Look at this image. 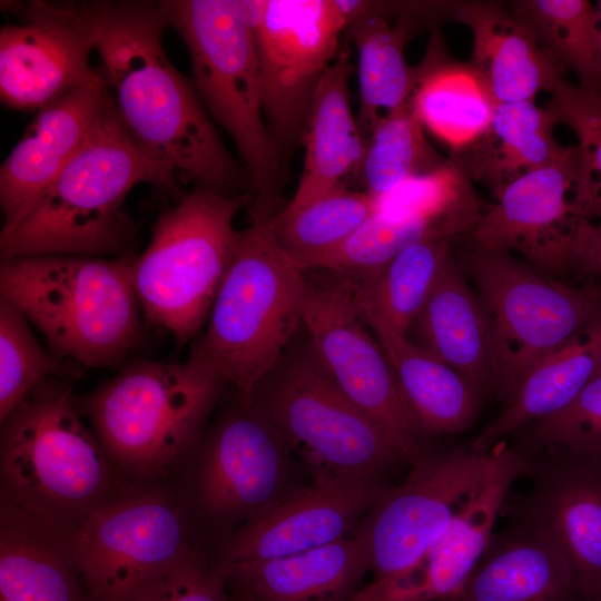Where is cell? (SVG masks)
<instances>
[{
  "instance_id": "1",
  "label": "cell",
  "mask_w": 601,
  "mask_h": 601,
  "mask_svg": "<svg viewBox=\"0 0 601 601\" xmlns=\"http://www.w3.org/2000/svg\"><path fill=\"white\" fill-rule=\"evenodd\" d=\"M99 68L117 115L137 145L178 178L226 195L250 187L226 149L191 79L162 45L161 1L83 2Z\"/></svg>"
},
{
  "instance_id": "2",
  "label": "cell",
  "mask_w": 601,
  "mask_h": 601,
  "mask_svg": "<svg viewBox=\"0 0 601 601\" xmlns=\"http://www.w3.org/2000/svg\"><path fill=\"white\" fill-rule=\"evenodd\" d=\"M178 177L158 165L121 124L111 96L81 148L33 210L7 237L2 259L120 254L136 234L124 205L139 184H149L176 201Z\"/></svg>"
},
{
  "instance_id": "3",
  "label": "cell",
  "mask_w": 601,
  "mask_h": 601,
  "mask_svg": "<svg viewBox=\"0 0 601 601\" xmlns=\"http://www.w3.org/2000/svg\"><path fill=\"white\" fill-rule=\"evenodd\" d=\"M249 225L240 230L206 328L189 357L231 384L246 406L302 327L306 272L278 245L272 205L252 198Z\"/></svg>"
},
{
  "instance_id": "4",
  "label": "cell",
  "mask_w": 601,
  "mask_h": 601,
  "mask_svg": "<svg viewBox=\"0 0 601 601\" xmlns=\"http://www.w3.org/2000/svg\"><path fill=\"white\" fill-rule=\"evenodd\" d=\"M134 257L2 259L0 297L24 315L57 356L83 371L119 367L142 337Z\"/></svg>"
},
{
  "instance_id": "5",
  "label": "cell",
  "mask_w": 601,
  "mask_h": 601,
  "mask_svg": "<svg viewBox=\"0 0 601 601\" xmlns=\"http://www.w3.org/2000/svg\"><path fill=\"white\" fill-rule=\"evenodd\" d=\"M72 381H42L0 421V474L1 496L76 530L91 511L127 493L82 422Z\"/></svg>"
},
{
  "instance_id": "6",
  "label": "cell",
  "mask_w": 601,
  "mask_h": 601,
  "mask_svg": "<svg viewBox=\"0 0 601 601\" xmlns=\"http://www.w3.org/2000/svg\"><path fill=\"white\" fill-rule=\"evenodd\" d=\"M224 381L207 365L138 359L81 396L111 463L131 475L162 473L198 439Z\"/></svg>"
},
{
  "instance_id": "7",
  "label": "cell",
  "mask_w": 601,
  "mask_h": 601,
  "mask_svg": "<svg viewBox=\"0 0 601 601\" xmlns=\"http://www.w3.org/2000/svg\"><path fill=\"white\" fill-rule=\"evenodd\" d=\"M307 344L289 346L243 407L277 432L313 483L381 482L406 459L338 388Z\"/></svg>"
},
{
  "instance_id": "8",
  "label": "cell",
  "mask_w": 601,
  "mask_h": 601,
  "mask_svg": "<svg viewBox=\"0 0 601 601\" xmlns=\"http://www.w3.org/2000/svg\"><path fill=\"white\" fill-rule=\"evenodd\" d=\"M252 198L250 193L226 195L196 185L159 214L148 246L134 257L142 316L178 346L207 322L239 240L234 218Z\"/></svg>"
},
{
  "instance_id": "9",
  "label": "cell",
  "mask_w": 601,
  "mask_h": 601,
  "mask_svg": "<svg viewBox=\"0 0 601 601\" xmlns=\"http://www.w3.org/2000/svg\"><path fill=\"white\" fill-rule=\"evenodd\" d=\"M190 57L194 87L213 121L233 139L249 193L273 204L282 159L263 109L254 22L246 1H161Z\"/></svg>"
},
{
  "instance_id": "10",
  "label": "cell",
  "mask_w": 601,
  "mask_h": 601,
  "mask_svg": "<svg viewBox=\"0 0 601 601\" xmlns=\"http://www.w3.org/2000/svg\"><path fill=\"white\" fill-rule=\"evenodd\" d=\"M466 268L491 326V385L505 405L539 362L601 318V294L538 274L506 252L476 247Z\"/></svg>"
},
{
  "instance_id": "11",
  "label": "cell",
  "mask_w": 601,
  "mask_h": 601,
  "mask_svg": "<svg viewBox=\"0 0 601 601\" xmlns=\"http://www.w3.org/2000/svg\"><path fill=\"white\" fill-rule=\"evenodd\" d=\"M471 231L477 247L518 252L548 272L581 267L600 221L601 193L578 146L510 183Z\"/></svg>"
},
{
  "instance_id": "12",
  "label": "cell",
  "mask_w": 601,
  "mask_h": 601,
  "mask_svg": "<svg viewBox=\"0 0 601 601\" xmlns=\"http://www.w3.org/2000/svg\"><path fill=\"white\" fill-rule=\"evenodd\" d=\"M305 272L302 327L307 342L338 388L412 465L425 451L410 424L385 353L363 315L356 283L325 270Z\"/></svg>"
},
{
  "instance_id": "13",
  "label": "cell",
  "mask_w": 601,
  "mask_h": 601,
  "mask_svg": "<svg viewBox=\"0 0 601 601\" xmlns=\"http://www.w3.org/2000/svg\"><path fill=\"white\" fill-rule=\"evenodd\" d=\"M256 37L262 109L280 159L302 140L319 81L347 20L338 0L247 1Z\"/></svg>"
},
{
  "instance_id": "14",
  "label": "cell",
  "mask_w": 601,
  "mask_h": 601,
  "mask_svg": "<svg viewBox=\"0 0 601 601\" xmlns=\"http://www.w3.org/2000/svg\"><path fill=\"white\" fill-rule=\"evenodd\" d=\"M500 447L425 452L411 465L407 480L390 487L355 530L366 546L373 580L404 571L426 552L483 483Z\"/></svg>"
},
{
  "instance_id": "15",
  "label": "cell",
  "mask_w": 601,
  "mask_h": 601,
  "mask_svg": "<svg viewBox=\"0 0 601 601\" xmlns=\"http://www.w3.org/2000/svg\"><path fill=\"white\" fill-rule=\"evenodd\" d=\"M76 539L95 601H127L191 548L180 511L156 491L127 493L97 508Z\"/></svg>"
},
{
  "instance_id": "16",
  "label": "cell",
  "mask_w": 601,
  "mask_h": 601,
  "mask_svg": "<svg viewBox=\"0 0 601 601\" xmlns=\"http://www.w3.org/2000/svg\"><path fill=\"white\" fill-rule=\"evenodd\" d=\"M7 4V3H6ZM20 17L0 30V98L16 110L37 111L101 77L89 62L93 49L83 2L7 4Z\"/></svg>"
},
{
  "instance_id": "17",
  "label": "cell",
  "mask_w": 601,
  "mask_h": 601,
  "mask_svg": "<svg viewBox=\"0 0 601 601\" xmlns=\"http://www.w3.org/2000/svg\"><path fill=\"white\" fill-rule=\"evenodd\" d=\"M525 452V475L533 483L516 518L540 526L555 542L581 597L601 601V454Z\"/></svg>"
},
{
  "instance_id": "18",
  "label": "cell",
  "mask_w": 601,
  "mask_h": 601,
  "mask_svg": "<svg viewBox=\"0 0 601 601\" xmlns=\"http://www.w3.org/2000/svg\"><path fill=\"white\" fill-rule=\"evenodd\" d=\"M528 466L526 452L502 442L491 472L426 552L404 571L361 587L349 601H444L453 597L482 559L511 485Z\"/></svg>"
},
{
  "instance_id": "19",
  "label": "cell",
  "mask_w": 601,
  "mask_h": 601,
  "mask_svg": "<svg viewBox=\"0 0 601 601\" xmlns=\"http://www.w3.org/2000/svg\"><path fill=\"white\" fill-rule=\"evenodd\" d=\"M388 490L382 482L342 481L285 493L246 520L226 543L221 562L283 558L342 540Z\"/></svg>"
},
{
  "instance_id": "20",
  "label": "cell",
  "mask_w": 601,
  "mask_h": 601,
  "mask_svg": "<svg viewBox=\"0 0 601 601\" xmlns=\"http://www.w3.org/2000/svg\"><path fill=\"white\" fill-rule=\"evenodd\" d=\"M109 96L101 75L36 111L0 168V238L11 234L39 204L86 141Z\"/></svg>"
},
{
  "instance_id": "21",
  "label": "cell",
  "mask_w": 601,
  "mask_h": 601,
  "mask_svg": "<svg viewBox=\"0 0 601 601\" xmlns=\"http://www.w3.org/2000/svg\"><path fill=\"white\" fill-rule=\"evenodd\" d=\"M287 451L277 432L249 408L225 418L208 441L199 470L204 509L216 518L247 520L268 509L285 494Z\"/></svg>"
},
{
  "instance_id": "22",
  "label": "cell",
  "mask_w": 601,
  "mask_h": 601,
  "mask_svg": "<svg viewBox=\"0 0 601 601\" xmlns=\"http://www.w3.org/2000/svg\"><path fill=\"white\" fill-rule=\"evenodd\" d=\"M0 601H95L76 530L0 497Z\"/></svg>"
},
{
  "instance_id": "23",
  "label": "cell",
  "mask_w": 601,
  "mask_h": 601,
  "mask_svg": "<svg viewBox=\"0 0 601 601\" xmlns=\"http://www.w3.org/2000/svg\"><path fill=\"white\" fill-rule=\"evenodd\" d=\"M453 2L366 3L364 13L346 29L358 55L359 111L357 124L365 141L375 126L411 97L420 67L410 66L404 48L422 27L451 17Z\"/></svg>"
},
{
  "instance_id": "24",
  "label": "cell",
  "mask_w": 601,
  "mask_h": 601,
  "mask_svg": "<svg viewBox=\"0 0 601 601\" xmlns=\"http://www.w3.org/2000/svg\"><path fill=\"white\" fill-rule=\"evenodd\" d=\"M575 579L548 533L524 519L492 535L482 559L444 601H577Z\"/></svg>"
},
{
  "instance_id": "25",
  "label": "cell",
  "mask_w": 601,
  "mask_h": 601,
  "mask_svg": "<svg viewBox=\"0 0 601 601\" xmlns=\"http://www.w3.org/2000/svg\"><path fill=\"white\" fill-rule=\"evenodd\" d=\"M452 18L473 36L471 65L500 102L534 100L563 79L564 67L511 10L497 2H454Z\"/></svg>"
},
{
  "instance_id": "26",
  "label": "cell",
  "mask_w": 601,
  "mask_h": 601,
  "mask_svg": "<svg viewBox=\"0 0 601 601\" xmlns=\"http://www.w3.org/2000/svg\"><path fill=\"white\" fill-rule=\"evenodd\" d=\"M351 50L341 48L323 75L314 95L300 144L304 166L294 197L285 207L300 208L358 181L366 150L348 97Z\"/></svg>"
},
{
  "instance_id": "27",
  "label": "cell",
  "mask_w": 601,
  "mask_h": 601,
  "mask_svg": "<svg viewBox=\"0 0 601 601\" xmlns=\"http://www.w3.org/2000/svg\"><path fill=\"white\" fill-rule=\"evenodd\" d=\"M361 309L390 363L417 439L465 431L476 417L482 392L406 335L395 332L362 306Z\"/></svg>"
},
{
  "instance_id": "28",
  "label": "cell",
  "mask_w": 601,
  "mask_h": 601,
  "mask_svg": "<svg viewBox=\"0 0 601 601\" xmlns=\"http://www.w3.org/2000/svg\"><path fill=\"white\" fill-rule=\"evenodd\" d=\"M224 564L229 581L256 601H349L371 571L366 546L355 533L293 555Z\"/></svg>"
},
{
  "instance_id": "29",
  "label": "cell",
  "mask_w": 601,
  "mask_h": 601,
  "mask_svg": "<svg viewBox=\"0 0 601 601\" xmlns=\"http://www.w3.org/2000/svg\"><path fill=\"white\" fill-rule=\"evenodd\" d=\"M420 347L449 365L481 392L492 384L489 317L461 272L447 260L412 327Z\"/></svg>"
},
{
  "instance_id": "30",
  "label": "cell",
  "mask_w": 601,
  "mask_h": 601,
  "mask_svg": "<svg viewBox=\"0 0 601 601\" xmlns=\"http://www.w3.org/2000/svg\"><path fill=\"white\" fill-rule=\"evenodd\" d=\"M554 117L534 100L496 104L484 134L454 152L452 160L466 177L489 186L497 196L510 183L552 165L571 149L553 136Z\"/></svg>"
},
{
  "instance_id": "31",
  "label": "cell",
  "mask_w": 601,
  "mask_h": 601,
  "mask_svg": "<svg viewBox=\"0 0 601 601\" xmlns=\"http://www.w3.org/2000/svg\"><path fill=\"white\" fill-rule=\"evenodd\" d=\"M601 368V318L539 362L502 413L474 439L489 452L528 425L566 407Z\"/></svg>"
},
{
  "instance_id": "32",
  "label": "cell",
  "mask_w": 601,
  "mask_h": 601,
  "mask_svg": "<svg viewBox=\"0 0 601 601\" xmlns=\"http://www.w3.org/2000/svg\"><path fill=\"white\" fill-rule=\"evenodd\" d=\"M418 67L410 101L423 127L454 152L476 141L497 104L483 77L471 63L445 58L436 43Z\"/></svg>"
},
{
  "instance_id": "33",
  "label": "cell",
  "mask_w": 601,
  "mask_h": 601,
  "mask_svg": "<svg viewBox=\"0 0 601 601\" xmlns=\"http://www.w3.org/2000/svg\"><path fill=\"white\" fill-rule=\"evenodd\" d=\"M475 226L463 217L378 211L345 242L309 262L304 270H325L363 284L374 278L410 245L430 236L453 237Z\"/></svg>"
},
{
  "instance_id": "34",
  "label": "cell",
  "mask_w": 601,
  "mask_h": 601,
  "mask_svg": "<svg viewBox=\"0 0 601 601\" xmlns=\"http://www.w3.org/2000/svg\"><path fill=\"white\" fill-rule=\"evenodd\" d=\"M447 236H430L403 249L371 280L357 284L359 305L406 335L451 258Z\"/></svg>"
},
{
  "instance_id": "35",
  "label": "cell",
  "mask_w": 601,
  "mask_h": 601,
  "mask_svg": "<svg viewBox=\"0 0 601 601\" xmlns=\"http://www.w3.org/2000/svg\"><path fill=\"white\" fill-rule=\"evenodd\" d=\"M540 43L601 96L600 29L597 4L588 0H522L510 7Z\"/></svg>"
},
{
  "instance_id": "36",
  "label": "cell",
  "mask_w": 601,
  "mask_h": 601,
  "mask_svg": "<svg viewBox=\"0 0 601 601\" xmlns=\"http://www.w3.org/2000/svg\"><path fill=\"white\" fill-rule=\"evenodd\" d=\"M376 213V197L347 187L294 210L283 208L272 215L270 226L278 245L304 270L309 262L339 246Z\"/></svg>"
},
{
  "instance_id": "37",
  "label": "cell",
  "mask_w": 601,
  "mask_h": 601,
  "mask_svg": "<svg viewBox=\"0 0 601 601\" xmlns=\"http://www.w3.org/2000/svg\"><path fill=\"white\" fill-rule=\"evenodd\" d=\"M449 160L427 142L410 99L382 119L366 141L358 181L378 198L410 178L431 173Z\"/></svg>"
},
{
  "instance_id": "38",
  "label": "cell",
  "mask_w": 601,
  "mask_h": 601,
  "mask_svg": "<svg viewBox=\"0 0 601 601\" xmlns=\"http://www.w3.org/2000/svg\"><path fill=\"white\" fill-rule=\"evenodd\" d=\"M24 315L0 297V421L49 377L76 380L83 371L42 346Z\"/></svg>"
},
{
  "instance_id": "39",
  "label": "cell",
  "mask_w": 601,
  "mask_h": 601,
  "mask_svg": "<svg viewBox=\"0 0 601 601\" xmlns=\"http://www.w3.org/2000/svg\"><path fill=\"white\" fill-rule=\"evenodd\" d=\"M518 434L516 446L530 452L601 454V368L566 407Z\"/></svg>"
},
{
  "instance_id": "40",
  "label": "cell",
  "mask_w": 601,
  "mask_h": 601,
  "mask_svg": "<svg viewBox=\"0 0 601 601\" xmlns=\"http://www.w3.org/2000/svg\"><path fill=\"white\" fill-rule=\"evenodd\" d=\"M227 565L210 566L190 548L127 601H234L226 591Z\"/></svg>"
},
{
  "instance_id": "41",
  "label": "cell",
  "mask_w": 601,
  "mask_h": 601,
  "mask_svg": "<svg viewBox=\"0 0 601 601\" xmlns=\"http://www.w3.org/2000/svg\"><path fill=\"white\" fill-rule=\"evenodd\" d=\"M549 93L544 109L577 135L584 164L601 191V96L564 79Z\"/></svg>"
},
{
  "instance_id": "42",
  "label": "cell",
  "mask_w": 601,
  "mask_h": 601,
  "mask_svg": "<svg viewBox=\"0 0 601 601\" xmlns=\"http://www.w3.org/2000/svg\"><path fill=\"white\" fill-rule=\"evenodd\" d=\"M582 270L601 277V223L598 224L594 236L588 248Z\"/></svg>"
},
{
  "instance_id": "43",
  "label": "cell",
  "mask_w": 601,
  "mask_h": 601,
  "mask_svg": "<svg viewBox=\"0 0 601 601\" xmlns=\"http://www.w3.org/2000/svg\"><path fill=\"white\" fill-rule=\"evenodd\" d=\"M597 9L599 13V29H600V57H601V0L597 2Z\"/></svg>"
},
{
  "instance_id": "44",
  "label": "cell",
  "mask_w": 601,
  "mask_h": 601,
  "mask_svg": "<svg viewBox=\"0 0 601 601\" xmlns=\"http://www.w3.org/2000/svg\"><path fill=\"white\" fill-rule=\"evenodd\" d=\"M234 601H256V600H254L253 598L244 593V595L240 599L238 600L234 599Z\"/></svg>"
},
{
  "instance_id": "45",
  "label": "cell",
  "mask_w": 601,
  "mask_h": 601,
  "mask_svg": "<svg viewBox=\"0 0 601 601\" xmlns=\"http://www.w3.org/2000/svg\"><path fill=\"white\" fill-rule=\"evenodd\" d=\"M577 601H594V600L588 599V598H584V597H581V595H580V597L577 599Z\"/></svg>"
}]
</instances>
